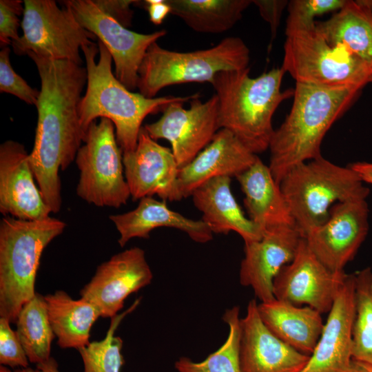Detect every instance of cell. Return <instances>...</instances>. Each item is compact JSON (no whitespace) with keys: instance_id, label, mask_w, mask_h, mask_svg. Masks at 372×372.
I'll return each instance as SVG.
<instances>
[{"instance_id":"1","label":"cell","mask_w":372,"mask_h":372,"mask_svg":"<svg viewBox=\"0 0 372 372\" xmlns=\"http://www.w3.org/2000/svg\"><path fill=\"white\" fill-rule=\"evenodd\" d=\"M29 56L41 79L30 162L44 200L52 213H58L62 203L59 171L74 161L86 134L81 125L79 105L87 83V70L70 61Z\"/></svg>"},{"instance_id":"2","label":"cell","mask_w":372,"mask_h":372,"mask_svg":"<svg viewBox=\"0 0 372 372\" xmlns=\"http://www.w3.org/2000/svg\"><path fill=\"white\" fill-rule=\"evenodd\" d=\"M362 88H329L296 82L290 112L274 130L269 168L276 183L294 167L322 156L321 143Z\"/></svg>"},{"instance_id":"3","label":"cell","mask_w":372,"mask_h":372,"mask_svg":"<svg viewBox=\"0 0 372 372\" xmlns=\"http://www.w3.org/2000/svg\"><path fill=\"white\" fill-rule=\"evenodd\" d=\"M81 50L86 63L87 87L79 105L81 125L86 132L97 118L110 119L123 153L136 148L147 115L163 111L171 103L189 102L199 96L145 97L128 90L117 79L112 72V57L102 43L83 45Z\"/></svg>"},{"instance_id":"4","label":"cell","mask_w":372,"mask_h":372,"mask_svg":"<svg viewBox=\"0 0 372 372\" xmlns=\"http://www.w3.org/2000/svg\"><path fill=\"white\" fill-rule=\"evenodd\" d=\"M285 74L281 67L251 78L247 68L220 72L211 83L218 101L220 129L230 131L256 155L269 149L273 116L293 95V90H281Z\"/></svg>"},{"instance_id":"5","label":"cell","mask_w":372,"mask_h":372,"mask_svg":"<svg viewBox=\"0 0 372 372\" xmlns=\"http://www.w3.org/2000/svg\"><path fill=\"white\" fill-rule=\"evenodd\" d=\"M66 224L48 216L26 220L10 216L0 222V317L16 322L22 307L36 294L35 281L44 249Z\"/></svg>"},{"instance_id":"6","label":"cell","mask_w":372,"mask_h":372,"mask_svg":"<svg viewBox=\"0 0 372 372\" xmlns=\"http://www.w3.org/2000/svg\"><path fill=\"white\" fill-rule=\"evenodd\" d=\"M349 165L342 167L322 156L291 169L279 185L302 237L323 224L338 203L366 200L369 189Z\"/></svg>"},{"instance_id":"7","label":"cell","mask_w":372,"mask_h":372,"mask_svg":"<svg viewBox=\"0 0 372 372\" xmlns=\"http://www.w3.org/2000/svg\"><path fill=\"white\" fill-rule=\"evenodd\" d=\"M249 50L239 37H229L205 50L176 52L156 42L147 49L138 70L137 88L147 98H154L167 86L185 83H211L223 71L248 68Z\"/></svg>"},{"instance_id":"8","label":"cell","mask_w":372,"mask_h":372,"mask_svg":"<svg viewBox=\"0 0 372 372\" xmlns=\"http://www.w3.org/2000/svg\"><path fill=\"white\" fill-rule=\"evenodd\" d=\"M286 34L282 68L296 82L329 88H363L372 69L346 50L329 45L315 26Z\"/></svg>"},{"instance_id":"9","label":"cell","mask_w":372,"mask_h":372,"mask_svg":"<svg viewBox=\"0 0 372 372\" xmlns=\"http://www.w3.org/2000/svg\"><path fill=\"white\" fill-rule=\"evenodd\" d=\"M75 161L79 170L77 195L97 207L118 208L131 196L115 127L101 118L89 126Z\"/></svg>"},{"instance_id":"10","label":"cell","mask_w":372,"mask_h":372,"mask_svg":"<svg viewBox=\"0 0 372 372\" xmlns=\"http://www.w3.org/2000/svg\"><path fill=\"white\" fill-rule=\"evenodd\" d=\"M21 21L23 34L12 43L19 55H34L81 65L80 49L96 37L83 28L69 8L53 0H25Z\"/></svg>"},{"instance_id":"11","label":"cell","mask_w":372,"mask_h":372,"mask_svg":"<svg viewBox=\"0 0 372 372\" xmlns=\"http://www.w3.org/2000/svg\"><path fill=\"white\" fill-rule=\"evenodd\" d=\"M79 23L99 39L110 53L115 76L128 90L137 88L138 70L149 47L164 37L161 30L140 34L128 30L96 6L92 0L64 1Z\"/></svg>"},{"instance_id":"12","label":"cell","mask_w":372,"mask_h":372,"mask_svg":"<svg viewBox=\"0 0 372 372\" xmlns=\"http://www.w3.org/2000/svg\"><path fill=\"white\" fill-rule=\"evenodd\" d=\"M198 97L189 101L188 109L183 107V101L171 103L158 121L143 126L154 140L169 142L180 169L208 145L220 130L217 96L205 102Z\"/></svg>"},{"instance_id":"13","label":"cell","mask_w":372,"mask_h":372,"mask_svg":"<svg viewBox=\"0 0 372 372\" xmlns=\"http://www.w3.org/2000/svg\"><path fill=\"white\" fill-rule=\"evenodd\" d=\"M346 275L327 268L302 238L293 259L275 277L273 293L278 300L329 313Z\"/></svg>"},{"instance_id":"14","label":"cell","mask_w":372,"mask_h":372,"mask_svg":"<svg viewBox=\"0 0 372 372\" xmlns=\"http://www.w3.org/2000/svg\"><path fill=\"white\" fill-rule=\"evenodd\" d=\"M366 200H352L334 205L328 219L304 237L316 258L329 270L344 271L365 240L369 231Z\"/></svg>"},{"instance_id":"15","label":"cell","mask_w":372,"mask_h":372,"mask_svg":"<svg viewBox=\"0 0 372 372\" xmlns=\"http://www.w3.org/2000/svg\"><path fill=\"white\" fill-rule=\"evenodd\" d=\"M152 279L144 250L134 247L99 265L80 296L96 307L101 317L112 318L118 314L130 295L149 285Z\"/></svg>"},{"instance_id":"16","label":"cell","mask_w":372,"mask_h":372,"mask_svg":"<svg viewBox=\"0 0 372 372\" xmlns=\"http://www.w3.org/2000/svg\"><path fill=\"white\" fill-rule=\"evenodd\" d=\"M123 163L133 200L154 195L163 200L183 198L178 183L180 168L172 149L152 138L143 126L134 150L123 153Z\"/></svg>"},{"instance_id":"17","label":"cell","mask_w":372,"mask_h":372,"mask_svg":"<svg viewBox=\"0 0 372 372\" xmlns=\"http://www.w3.org/2000/svg\"><path fill=\"white\" fill-rule=\"evenodd\" d=\"M302 238L296 226H283L265 230L258 240L245 242L240 283L251 287L260 302L273 300V280L293 259Z\"/></svg>"},{"instance_id":"18","label":"cell","mask_w":372,"mask_h":372,"mask_svg":"<svg viewBox=\"0 0 372 372\" xmlns=\"http://www.w3.org/2000/svg\"><path fill=\"white\" fill-rule=\"evenodd\" d=\"M29 155L14 141L0 146V211L5 216L33 220L52 213L35 183Z\"/></svg>"},{"instance_id":"19","label":"cell","mask_w":372,"mask_h":372,"mask_svg":"<svg viewBox=\"0 0 372 372\" xmlns=\"http://www.w3.org/2000/svg\"><path fill=\"white\" fill-rule=\"evenodd\" d=\"M309 356L275 336L261 320L256 300L249 302L240 318L241 372H300Z\"/></svg>"},{"instance_id":"20","label":"cell","mask_w":372,"mask_h":372,"mask_svg":"<svg viewBox=\"0 0 372 372\" xmlns=\"http://www.w3.org/2000/svg\"><path fill=\"white\" fill-rule=\"evenodd\" d=\"M354 274H347L321 335L300 372H349L352 362Z\"/></svg>"},{"instance_id":"21","label":"cell","mask_w":372,"mask_h":372,"mask_svg":"<svg viewBox=\"0 0 372 372\" xmlns=\"http://www.w3.org/2000/svg\"><path fill=\"white\" fill-rule=\"evenodd\" d=\"M251 152L230 131L220 129L210 143L192 161L180 169L178 183L183 198L217 177H236L256 161Z\"/></svg>"},{"instance_id":"22","label":"cell","mask_w":372,"mask_h":372,"mask_svg":"<svg viewBox=\"0 0 372 372\" xmlns=\"http://www.w3.org/2000/svg\"><path fill=\"white\" fill-rule=\"evenodd\" d=\"M120 237L118 243L124 247L134 238H148L158 227H170L186 233L194 241L206 243L213 239V233L200 219L193 220L168 207L165 200L153 197L140 199L138 206L130 211L110 216Z\"/></svg>"},{"instance_id":"23","label":"cell","mask_w":372,"mask_h":372,"mask_svg":"<svg viewBox=\"0 0 372 372\" xmlns=\"http://www.w3.org/2000/svg\"><path fill=\"white\" fill-rule=\"evenodd\" d=\"M195 207L202 213V220L216 234L230 231L239 234L245 242L260 240L263 230L247 218L234 198L231 178L217 177L209 180L191 195Z\"/></svg>"},{"instance_id":"24","label":"cell","mask_w":372,"mask_h":372,"mask_svg":"<svg viewBox=\"0 0 372 372\" xmlns=\"http://www.w3.org/2000/svg\"><path fill=\"white\" fill-rule=\"evenodd\" d=\"M245 194L249 218L263 231L283 226H296L279 184L268 165L258 157L254 163L237 176Z\"/></svg>"},{"instance_id":"25","label":"cell","mask_w":372,"mask_h":372,"mask_svg":"<svg viewBox=\"0 0 372 372\" xmlns=\"http://www.w3.org/2000/svg\"><path fill=\"white\" fill-rule=\"evenodd\" d=\"M265 327L278 338L304 354L311 355L322 332V314L309 307H299L276 298L258 304Z\"/></svg>"},{"instance_id":"26","label":"cell","mask_w":372,"mask_h":372,"mask_svg":"<svg viewBox=\"0 0 372 372\" xmlns=\"http://www.w3.org/2000/svg\"><path fill=\"white\" fill-rule=\"evenodd\" d=\"M316 29L329 45L346 50L372 69V12L357 0H347L329 19L316 21Z\"/></svg>"},{"instance_id":"27","label":"cell","mask_w":372,"mask_h":372,"mask_svg":"<svg viewBox=\"0 0 372 372\" xmlns=\"http://www.w3.org/2000/svg\"><path fill=\"white\" fill-rule=\"evenodd\" d=\"M51 327L61 349L77 350L90 342V331L101 317L96 307L80 298L74 300L65 291L45 296Z\"/></svg>"},{"instance_id":"28","label":"cell","mask_w":372,"mask_h":372,"mask_svg":"<svg viewBox=\"0 0 372 372\" xmlns=\"http://www.w3.org/2000/svg\"><path fill=\"white\" fill-rule=\"evenodd\" d=\"M170 14L200 33L227 32L240 20L252 0H166Z\"/></svg>"},{"instance_id":"29","label":"cell","mask_w":372,"mask_h":372,"mask_svg":"<svg viewBox=\"0 0 372 372\" xmlns=\"http://www.w3.org/2000/svg\"><path fill=\"white\" fill-rule=\"evenodd\" d=\"M17 336L30 362L39 364L52 356L56 337L49 320L45 296L36 293L21 309L16 320Z\"/></svg>"},{"instance_id":"30","label":"cell","mask_w":372,"mask_h":372,"mask_svg":"<svg viewBox=\"0 0 372 372\" xmlns=\"http://www.w3.org/2000/svg\"><path fill=\"white\" fill-rule=\"evenodd\" d=\"M352 360L372 366V270L354 274Z\"/></svg>"},{"instance_id":"31","label":"cell","mask_w":372,"mask_h":372,"mask_svg":"<svg viewBox=\"0 0 372 372\" xmlns=\"http://www.w3.org/2000/svg\"><path fill=\"white\" fill-rule=\"evenodd\" d=\"M240 309L234 306L227 309L223 320L229 327L227 338L221 347L201 362L187 357L176 361L178 372H241L239 349L240 335Z\"/></svg>"},{"instance_id":"32","label":"cell","mask_w":372,"mask_h":372,"mask_svg":"<svg viewBox=\"0 0 372 372\" xmlns=\"http://www.w3.org/2000/svg\"><path fill=\"white\" fill-rule=\"evenodd\" d=\"M141 298H137L124 312L111 318L110 327L103 339L90 342L80 349L83 372H120L125 364L121 353L123 340L115 335V332L123 319L132 312L139 304Z\"/></svg>"},{"instance_id":"33","label":"cell","mask_w":372,"mask_h":372,"mask_svg":"<svg viewBox=\"0 0 372 372\" xmlns=\"http://www.w3.org/2000/svg\"><path fill=\"white\" fill-rule=\"evenodd\" d=\"M347 0H291L288 2L285 34L311 28L316 16L340 10Z\"/></svg>"},{"instance_id":"34","label":"cell","mask_w":372,"mask_h":372,"mask_svg":"<svg viewBox=\"0 0 372 372\" xmlns=\"http://www.w3.org/2000/svg\"><path fill=\"white\" fill-rule=\"evenodd\" d=\"M8 46L0 52V92L11 94L28 104L37 105L39 91L31 87L11 66Z\"/></svg>"},{"instance_id":"35","label":"cell","mask_w":372,"mask_h":372,"mask_svg":"<svg viewBox=\"0 0 372 372\" xmlns=\"http://www.w3.org/2000/svg\"><path fill=\"white\" fill-rule=\"evenodd\" d=\"M29 360L10 322L0 317V364L11 368L29 366Z\"/></svg>"},{"instance_id":"36","label":"cell","mask_w":372,"mask_h":372,"mask_svg":"<svg viewBox=\"0 0 372 372\" xmlns=\"http://www.w3.org/2000/svg\"><path fill=\"white\" fill-rule=\"evenodd\" d=\"M20 0L0 1L1 47L12 44L19 39L18 30L21 26L19 17L23 14L24 7Z\"/></svg>"},{"instance_id":"37","label":"cell","mask_w":372,"mask_h":372,"mask_svg":"<svg viewBox=\"0 0 372 372\" xmlns=\"http://www.w3.org/2000/svg\"><path fill=\"white\" fill-rule=\"evenodd\" d=\"M288 2L285 0H252L262 18L270 25L272 38L276 36L282 12Z\"/></svg>"},{"instance_id":"38","label":"cell","mask_w":372,"mask_h":372,"mask_svg":"<svg viewBox=\"0 0 372 372\" xmlns=\"http://www.w3.org/2000/svg\"><path fill=\"white\" fill-rule=\"evenodd\" d=\"M97 7L125 28L131 25L133 11L130 5L137 2L131 0H96Z\"/></svg>"},{"instance_id":"39","label":"cell","mask_w":372,"mask_h":372,"mask_svg":"<svg viewBox=\"0 0 372 372\" xmlns=\"http://www.w3.org/2000/svg\"><path fill=\"white\" fill-rule=\"evenodd\" d=\"M147 10L150 21L154 25H160L170 14V8L166 0H146Z\"/></svg>"},{"instance_id":"40","label":"cell","mask_w":372,"mask_h":372,"mask_svg":"<svg viewBox=\"0 0 372 372\" xmlns=\"http://www.w3.org/2000/svg\"><path fill=\"white\" fill-rule=\"evenodd\" d=\"M349 166L359 175L363 182L372 184V163L356 162Z\"/></svg>"},{"instance_id":"41","label":"cell","mask_w":372,"mask_h":372,"mask_svg":"<svg viewBox=\"0 0 372 372\" xmlns=\"http://www.w3.org/2000/svg\"><path fill=\"white\" fill-rule=\"evenodd\" d=\"M36 368L39 372H60L59 364L53 357L43 363L37 364Z\"/></svg>"},{"instance_id":"42","label":"cell","mask_w":372,"mask_h":372,"mask_svg":"<svg viewBox=\"0 0 372 372\" xmlns=\"http://www.w3.org/2000/svg\"><path fill=\"white\" fill-rule=\"evenodd\" d=\"M349 372H372V371L368 365L352 360Z\"/></svg>"},{"instance_id":"43","label":"cell","mask_w":372,"mask_h":372,"mask_svg":"<svg viewBox=\"0 0 372 372\" xmlns=\"http://www.w3.org/2000/svg\"><path fill=\"white\" fill-rule=\"evenodd\" d=\"M0 372H39V370L35 368L28 366L24 368H17L14 371H12L8 369V366L1 365L0 366Z\"/></svg>"},{"instance_id":"44","label":"cell","mask_w":372,"mask_h":372,"mask_svg":"<svg viewBox=\"0 0 372 372\" xmlns=\"http://www.w3.org/2000/svg\"><path fill=\"white\" fill-rule=\"evenodd\" d=\"M358 3L372 12V0H357Z\"/></svg>"},{"instance_id":"45","label":"cell","mask_w":372,"mask_h":372,"mask_svg":"<svg viewBox=\"0 0 372 372\" xmlns=\"http://www.w3.org/2000/svg\"><path fill=\"white\" fill-rule=\"evenodd\" d=\"M370 83H372V74H371V78H370Z\"/></svg>"},{"instance_id":"46","label":"cell","mask_w":372,"mask_h":372,"mask_svg":"<svg viewBox=\"0 0 372 372\" xmlns=\"http://www.w3.org/2000/svg\"><path fill=\"white\" fill-rule=\"evenodd\" d=\"M366 365H367V364H366ZM368 366H369V368H370L371 370L372 371V366H369V365H368Z\"/></svg>"}]
</instances>
